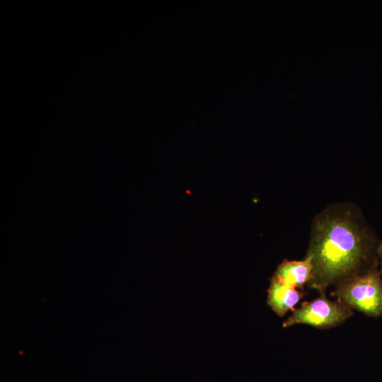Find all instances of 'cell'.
<instances>
[{"label":"cell","instance_id":"obj_4","mask_svg":"<svg viewBox=\"0 0 382 382\" xmlns=\"http://www.w3.org/2000/svg\"><path fill=\"white\" fill-rule=\"evenodd\" d=\"M267 303L272 310L279 317L284 316L294 307L303 297V293L298 289L291 286L274 275L268 289Z\"/></svg>","mask_w":382,"mask_h":382},{"label":"cell","instance_id":"obj_1","mask_svg":"<svg viewBox=\"0 0 382 382\" xmlns=\"http://www.w3.org/2000/svg\"><path fill=\"white\" fill-rule=\"evenodd\" d=\"M380 242L361 210L350 202L328 205L313 219L306 256L311 259L308 286L326 289L361 273L375 263Z\"/></svg>","mask_w":382,"mask_h":382},{"label":"cell","instance_id":"obj_3","mask_svg":"<svg viewBox=\"0 0 382 382\" xmlns=\"http://www.w3.org/2000/svg\"><path fill=\"white\" fill-rule=\"evenodd\" d=\"M351 308L340 301H331L325 294L311 301L304 302L294 309L284 321L283 327L308 325L318 329H328L344 323L353 315Z\"/></svg>","mask_w":382,"mask_h":382},{"label":"cell","instance_id":"obj_5","mask_svg":"<svg viewBox=\"0 0 382 382\" xmlns=\"http://www.w3.org/2000/svg\"><path fill=\"white\" fill-rule=\"evenodd\" d=\"M312 274L311 259L306 256L301 260H284L278 266L274 275L291 286L303 289L311 280Z\"/></svg>","mask_w":382,"mask_h":382},{"label":"cell","instance_id":"obj_6","mask_svg":"<svg viewBox=\"0 0 382 382\" xmlns=\"http://www.w3.org/2000/svg\"><path fill=\"white\" fill-rule=\"evenodd\" d=\"M377 260L378 262L379 269L382 273V241L380 242L377 249Z\"/></svg>","mask_w":382,"mask_h":382},{"label":"cell","instance_id":"obj_2","mask_svg":"<svg viewBox=\"0 0 382 382\" xmlns=\"http://www.w3.org/2000/svg\"><path fill=\"white\" fill-rule=\"evenodd\" d=\"M332 296L366 316H382V273L377 262L367 270L335 286Z\"/></svg>","mask_w":382,"mask_h":382}]
</instances>
